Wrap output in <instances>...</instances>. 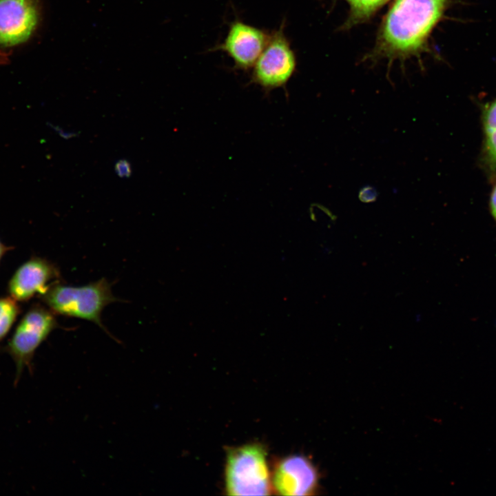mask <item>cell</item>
Masks as SVG:
<instances>
[{"mask_svg":"<svg viewBox=\"0 0 496 496\" xmlns=\"http://www.w3.org/2000/svg\"><path fill=\"white\" fill-rule=\"evenodd\" d=\"M451 0H393L384 17L375 45L366 56L371 61L391 63L428 50V39Z\"/></svg>","mask_w":496,"mask_h":496,"instance_id":"cell-1","label":"cell"},{"mask_svg":"<svg viewBox=\"0 0 496 496\" xmlns=\"http://www.w3.org/2000/svg\"><path fill=\"white\" fill-rule=\"evenodd\" d=\"M39 298L55 315L92 322L106 332L102 312L108 304L119 300L105 278L79 287L56 282Z\"/></svg>","mask_w":496,"mask_h":496,"instance_id":"cell-2","label":"cell"},{"mask_svg":"<svg viewBox=\"0 0 496 496\" xmlns=\"http://www.w3.org/2000/svg\"><path fill=\"white\" fill-rule=\"evenodd\" d=\"M225 482L228 495H270L273 488L264 446L252 443L228 449Z\"/></svg>","mask_w":496,"mask_h":496,"instance_id":"cell-3","label":"cell"},{"mask_svg":"<svg viewBox=\"0 0 496 496\" xmlns=\"http://www.w3.org/2000/svg\"><path fill=\"white\" fill-rule=\"evenodd\" d=\"M58 327L55 314L39 303L32 304L23 315L4 348L16 366L15 385L25 368L32 371V360L37 349Z\"/></svg>","mask_w":496,"mask_h":496,"instance_id":"cell-4","label":"cell"},{"mask_svg":"<svg viewBox=\"0 0 496 496\" xmlns=\"http://www.w3.org/2000/svg\"><path fill=\"white\" fill-rule=\"evenodd\" d=\"M284 28L283 21L269 34L267 45L253 66L251 82L267 92L285 87L296 70V54Z\"/></svg>","mask_w":496,"mask_h":496,"instance_id":"cell-5","label":"cell"},{"mask_svg":"<svg viewBox=\"0 0 496 496\" xmlns=\"http://www.w3.org/2000/svg\"><path fill=\"white\" fill-rule=\"evenodd\" d=\"M269 38L264 30L236 19L230 23L223 41L212 50L225 52L236 69L246 71L253 68Z\"/></svg>","mask_w":496,"mask_h":496,"instance_id":"cell-6","label":"cell"},{"mask_svg":"<svg viewBox=\"0 0 496 496\" xmlns=\"http://www.w3.org/2000/svg\"><path fill=\"white\" fill-rule=\"evenodd\" d=\"M59 278V269L54 263L32 256L13 273L8 284V293L17 302H25L35 296H43Z\"/></svg>","mask_w":496,"mask_h":496,"instance_id":"cell-7","label":"cell"},{"mask_svg":"<svg viewBox=\"0 0 496 496\" xmlns=\"http://www.w3.org/2000/svg\"><path fill=\"white\" fill-rule=\"evenodd\" d=\"M273 490L281 495H313L318 483V475L313 464L299 455L279 460L271 475Z\"/></svg>","mask_w":496,"mask_h":496,"instance_id":"cell-8","label":"cell"},{"mask_svg":"<svg viewBox=\"0 0 496 496\" xmlns=\"http://www.w3.org/2000/svg\"><path fill=\"white\" fill-rule=\"evenodd\" d=\"M39 19L37 0H0V45L13 46L27 41Z\"/></svg>","mask_w":496,"mask_h":496,"instance_id":"cell-9","label":"cell"},{"mask_svg":"<svg viewBox=\"0 0 496 496\" xmlns=\"http://www.w3.org/2000/svg\"><path fill=\"white\" fill-rule=\"evenodd\" d=\"M349 6L348 18L343 28L348 29L368 21L389 0H344Z\"/></svg>","mask_w":496,"mask_h":496,"instance_id":"cell-10","label":"cell"},{"mask_svg":"<svg viewBox=\"0 0 496 496\" xmlns=\"http://www.w3.org/2000/svg\"><path fill=\"white\" fill-rule=\"evenodd\" d=\"M20 313L17 300L10 296L0 298V342L8 334Z\"/></svg>","mask_w":496,"mask_h":496,"instance_id":"cell-11","label":"cell"},{"mask_svg":"<svg viewBox=\"0 0 496 496\" xmlns=\"http://www.w3.org/2000/svg\"><path fill=\"white\" fill-rule=\"evenodd\" d=\"M484 127L488 154L490 161L496 164V100L485 113Z\"/></svg>","mask_w":496,"mask_h":496,"instance_id":"cell-12","label":"cell"},{"mask_svg":"<svg viewBox=\"0 0 496 496\" xmlns=\"http://www.w3.org/2000/svg\"><path fill=\"white\" fill-rule=\"evenodd\" d=\"M377 189L371 185L364 186L358 193V198L364 203L375 202L378 197Z\"/></svg>","mask_w":496,"mask_h":496,"instance_id":"cell-13","label":"cell"},{"mask_svg":"<svg viewBox=\"0 0 496 496\" xmlns=\"http://www.w3.org/2000/svg\"><path fill=\"white\" fill-rule=\"evenodd\" d=\"M114 169L120 178H129L132 174L131 164L126 159L118 160L114 165Z\"/></svg>","mask_w":496,"mask_h":496,"instance_id":"cell-14","label":"cell"},{"mask_svg":"<svg viewBox=\"0 0 496 496\" xmlns=\"http://www.w3.org/2000/svg\"><path fill=\"white\" fill-rule=\"evenodd\" d=\"M490 209L492 215L496 220V186L495 187L490 197Z\"/></svg>","mask_w":496,"mask_h":496,"instance_id":"cell-15","label":"cell"},{"mask_svg":"<svg viewBox=\"0 0 496 496\" xmlns=\"http://www.w3.org/2000/svg\"><path fill=\"white\" fill-rule=\"evenodd\" d=\"M12 249L11 247L7 246L4 245L1 240H0V261L3 256L6 254V252L10 251Z\"/></svg>","mask_w":496,"mask_h":496,"instance_id":"cell-16","label":"cell"}]
</instances>
